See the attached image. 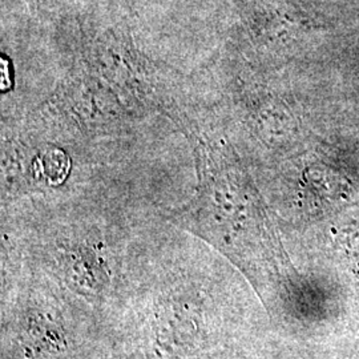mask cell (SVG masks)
<instances>
[{
  "label": "cell",
  "mask_w": 359,
  "mask_h": 359,
  "mask_svg": "<svg viewBox=\"0 0 359 359\" xmlns=\"http://www.w3.org/2000/svg\"><path fill=\"white\" fill-rule=\"evenodd\" d=\"M22 332L25 347L35 354H59L68 346L63 327L47 313L27 314Z\"/></svg>",
  "instance_id": "7a4b0ae2"
},
{
  "label": "cell",
  "mask_w": 359,
  "mask_h": 359,
  "mask_svg": "<svg viewBox=\"0 0 359 359\" xmlns=\"http://www.w3.org/2000/svg\"><path fill=\"white\" fill-rule=\"evenodd\" d=\"M204 339V317L191 295L170 294L154 306L148 322L149 359H180L194 353Z\"/></svg>",
  "instance_id": "6da1fadb"
}]
</instances>
